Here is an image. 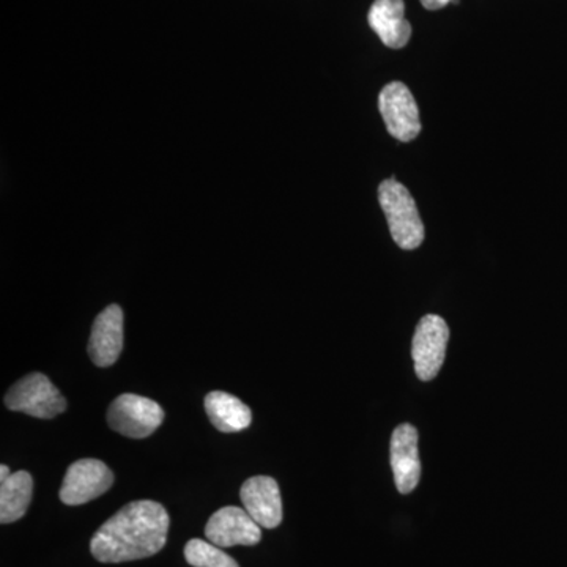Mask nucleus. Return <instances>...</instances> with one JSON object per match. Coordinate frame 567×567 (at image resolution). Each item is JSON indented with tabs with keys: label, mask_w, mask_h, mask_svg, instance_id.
I'll use <instances>...</instances> for the list:
<instances>
[{
	"label": "nucleus",
	"mask_w": 567,
	"mask_h": 567,
	"mask_svg": "<svg viewBox=\"0 0 567 567\" xmlns=\"http://www.w3.org/2000/svg\"><path fill=\"white\" fill-rule=\"evenodd\" d=\"M368 20L372 31L391 50L406 47L412 37V25L405 20L404 0H375Z\"/></svg>",
	"instance_id": "f8f14e48"
},
{
	"label": "nucleus",
	"mask_w": 567,
	"mask_h": 567,
	"mask_svg": "<svg viewBox=\"0 0 567 567\" xmlns=\"http://www.w3.org/2000/svg\"><path fill=\"white\" fill-rule=\"evenodd\" d=\"M7 409L40 420H52L65 412L66 399L47 375L32 372L14 383L6 395Z\"/></svg>",
	"instance_id": "7ed1b4c3"
},
{
	"label": "nucleus",
	"mask_w": 567,
	"mask_h": 567,
	"mask_svg": "<svg viewBox=\"0 0 567 567\" xmlns=\"http://www.w3.org/2000/svg\"><path fill=\"white\" fill-rule=\"evenodd\" d=\"M450 2H453V0H421V3H423L424 9L427 10L443 9V7H446L447 3Z\"/></svg>",
	"instance_id": "dca6fc26"
},
{
	"label": "nucleus",
	"mask_w": 567,
	"mask_h": 567,
	"mask_svg": "<svg viewBox=\"0 0 567 567\" xmlns=\"http://www.w3.org/2000/svg\"><path fill=\"white\" fill-rule=\"evenodd\" d=\"M114 475L110 466L96 458H81L66 470L61 487L62 503L69 506L85 505L110 491Z\"/></svg>",
	"instance_id": "423d86ee"
},
{
	"label": "nucleus",
	"mask_w": 567,
	"mask_h": 567,
	"mask_svg": "<svg viewBox=\"0 0 567 567\" xmlns=\"http://www.w3.org/2000/svg\"><path fill=\"white\" fill-rule=\"evenodd\" d=\"M241 503L262 528H276L282 522V499L278 483L270 476L246 480L240 491Z\"/></svg>",
	"instance_id": "1a4fd4ad"
},
{
	"label": "nucleus",
	"mask_w": 567,
	"mask_h": 567,
	"mask_svg": "<svg viewBox=\"0 0 567 567\" xmlns=\"http://www.w3.org/2000/svg\"><path fill=\"white\" fill-rule=\"evenodd\" d=\"M33 480L28 472L11 473L0 481V522L13 524L28 513L32 502Z\"/></svg>",
	"instance_id": "4468645a"
},
{
	"label": "nucleus",
	"mask_w": 567,
	"mask_h": 567,
	"mask_svg": "<svg viewBox=\"0 0 567 567\" xmlns=\"http://www.w3.org/2000/svg\"><path fill=\"white\" fill-rule=\"evenodd\" d=\"M89 357L99 368H110L123 350V311L111 305L93 322L89 339Z\"/></svg>",
	"instance_id": "9b49d317"
},
{
	"label": "nucleus",
	"mask_w": 567,
	"mask_h": 567,
	"mask_svg": "<svg viewBox=\"0 0 567 567\" xmlns=\"http://www.w3.org/2000/svg\"><path fill=\"white\" fill-rule=\"evenodd\" d=\"M11 475L9 466L0 465V481L7 480Z\"/></svg>",
	"instance_id": "f3484780"
},
{
	"label": "nucleus",
	"mask_w": 567,
	"mask_h": 567,
	"mask_svg": "<svg viewBox=\"0 0 567 567\" xmlns=\"http://www.w3.org/2000/svg\"><path fill=\"white\" fill-rule=\"evenodd\" d=\"M185 558L194 567H240L230 555L210 540H189L185 547Z\"/></svg>",
	"instance_id": "2eb2a0df"
},
{
	"label": "nucleus",
	"mask_w": 567,
	"mask_h": 567,
	"mask_svg": "<svg viewBox=\"0 0 567 567\" xmlns=\"http://www.w3.org/2000/svg\"><path fill=\"white\" fill-rule=\"evenodd\" d=\"M245 507L226 506L216 511L205 527V536L215 546H256L262 539V529Z\"/></svg>",
	"instance_id": "6e6552de"
},
{
	"label": "nucleus",
	"mask_w": 567,
	"mask_h": 567,
	"mask_svg": "<svg viewBox=\"0 0 567 567\" xmlns=\"http://www.w3.org/2000/svg\"><path fill=\"white\" fill-rule=\"evenodd\" d=\"M171 518L151 499L128 503L92 537L91 551L100 563H126L153 557L164 547Z\"/></svg>",
	"instance_id": "f257e3e1"
},
{
	"label": "nucleus",
	"mask_w": 567,
	"mask_h": 567,
	"mask_svg": "<svg viewBox=\"0 0 567 567\" xmlns=\"http://www.w3.org/2000/svg\"><path fill=\"white\" fill-rule=\"evenodd\" d=\"M450 327L440 316L429 315L417 323L413 336L412 354L416 375L423 382L435 379L445 363Z\"/></svg>",
	"instance_id": "39448f33"
},
{
	"label": "nucleus",
	"mask_w": 567,
	"mask_h": 567,
	"mask_svg": "<svg viewBox=\"0 0 567 567\" xmlns=\"http://www.w3.org/2000/svg\"><path fill=\"white\" fill-rule=\"evenodd\" d=\"M205 412L210 417L212 424L224 434H233L249 427L252 413L249 406L240 399L224 391H213L205 398Z\"/></svg>",
	"instance_id": "ddd939ff"
},
{
	"label": "nucleus",
	"mask_w": 567,
	"mask_h": 567,
	"mask_svg": "<svg viewBox=\"0 0 567 567\" xmlns=\"http://www.w3.org/2000/svg\"><path fill=\"white\" fill-rule=\"evenodd\" d=\"M391 468L394 483L401 494L415 491L421 480L417 431L412 424H401L394 429L391 439Z\"/></svg>",
	"instance_id": "9d476101"
},
{
	"label": "nucleus",
	"mask_w": 567,
	"mask_h": 567,
	"mask_svg": "<svg viewBox=\"0 0 567 567\" xmlns=\"http://www.w3.org/2000/svg\"><path fill=\"white\" fill-rule=\"evenodd\" d=\"M379 110L391 136L401 142L416 140L421 133L420 110L405 84L391 82L385 85L380 92Z\"/></svg>",
	"instance_id": "0eeeda50"
},
{
	"label": "nucleus",
	"mask_w": 567,
	"mask_h": 567,
	"mask_svg": "<svg viewBox=\"0 0 567 567\" xmlns=\"http://www.w3.org/2000/svg\"><path fill=\"white\" fill-rule=\"evenodd\" d=\"M379 203L390 226V233L399 248L412 251L424 241V224L421 221L415 199L402 183L390 178L380 185Z\"/></svg>",
	"instance_id": "f03ea898"
},
{
	"label": "nucleus",
	"mask_w": 567,
	"mask_h": 567,
	"mask_svg": "<svg viewBox=\"0 0 567 567\" xmlns=\"http://www.w3.org/2000/svg\"><path fill=\"white\" fill-rule=\"evenodd\" d=\"M107 424L117 434L130 439H147L164 421L158 402L137 394H122L107 410Z\"/></svg>",
	"instance_id": "20e7f679"
}]
</instances>
